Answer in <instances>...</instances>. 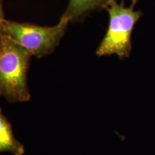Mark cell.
Here are the masks:
<instances>
[{
  "label": "cell",
  "instance_id": "1",
  "mask_svg": "<svg viewBox=\"0 0 155 155\" xmlns=\"http://www.w3.org/2000/svg\"><path fill=\"white\" fill-rule=\"evenodd\" d=\"M31 55L8 38L0 40V96L11 103L30 99L28 73Z\"/></svg>",
  "mask_w": 155,
  "mask_h": 155
},
{
  "label": "cell",
  "instance_id": "2",
  "mask_svg": "<svg viewBox=\"0 0 155 155\" xmlns=\"http://www.w3.org/2000/svg\"><path fill=\"white\" fill-rule=\"evenodd\" d=\"M69 23L63 15L57 24L50 27L5 19L1 27V35L16 42L31 55L40 58L50 55L55 50Z\"/></svg>",
  "mask_w": 155,
  "mask_h": 155
},
{
  "label": "cell",
  "instance_id": "3",
  "mask_svg": "<svg viewBox=\"0 0 155 155\" xmlns=\"http://www.w3.org/2000/svg\"><path fill=\"white\" fill-rule=\"evenodd\" d=\"M138 0H133L129 7L122 1L112 0L106 7L109 22L105 36L96 50L99 57L116 55L121 58H129L132 50L131 35L135 25L142 16L141 10H134Z\"/></svg>",
  "mask_w": 155,
  "mask_h": 155
},
{
  "label": "cell",
  "instance_id": "4",
  "mask_svg": "<svg viewBox=\"0 0 155 155\" xmlns=\"http://www.w3.org/2000/svg\"><path fill=\"white\" fill-rule=\"evenodd\" d=\"M112 0H69L62 15L70 22H81L94 12L106 9Z\"/></svg>",
  "mask_w": 155,
  "mask_h": 155
},
{
  "label": "cell",
  "instance_id": "5",
  "mask_svg": "<svg viewBox=\"0 0 155 155\" xmlns=\"http://www.w3.org/2000/svg\"><path fill=\"white\" fill-rule=\"evenodd\" d=\"M9 152L13 155H23L24 146L15 138L9 121L0 108V153Z\"/></svg>",
  "mask_w": 155,
  "mask_h": 155
},
{
  "label": "cell",
  "instance_id": "6",
  "mask_svg": "<svg viewBox=\"0 0 155 155\" xmlns=\"http://www.w3.org/2000/svg\"><path fill=\"white\" fill-rule=\"evenodd\" d=\"M5 19V14H4V9H3V0H0V40L2 38L1 35V27Z\"/></svg>",
  "mask_w": 155,
  "mask_h": 155
}]
</instances>
